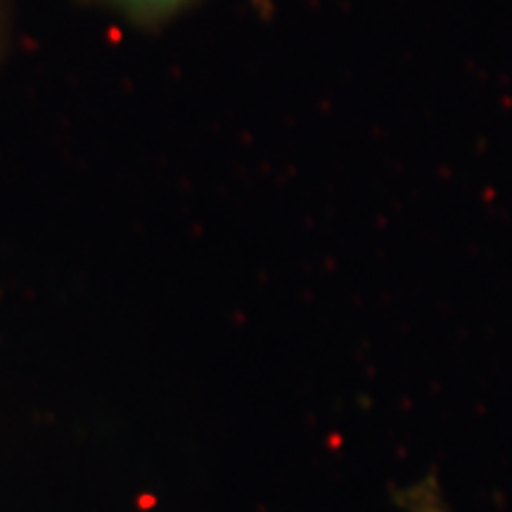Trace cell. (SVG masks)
<instances>
[{"label":"cell","mask_w":512,"mask_h":512,"mask_svg":"<svg viewBox=\"0 0 512 512\" xmlns=\"http://www.w3.org/2000/svg\"><path fill=\"white\" fill-rule=\"evenodd\" d=\"M119 3H124L126 8L138 10V12H164L174 8V5L181 3V0H119Z\"/></svg>","instance_id":"1"}]
</instances>
